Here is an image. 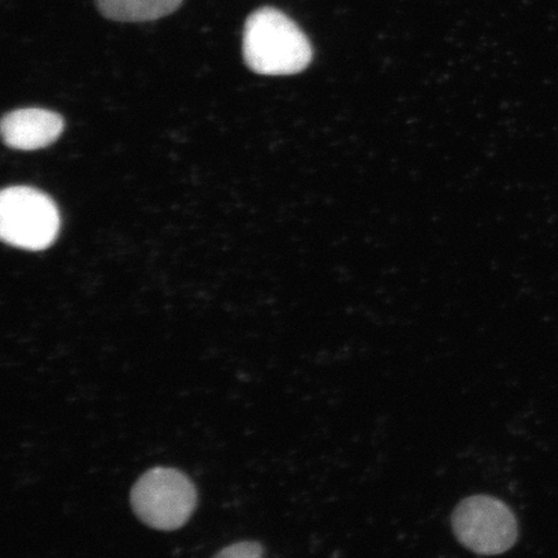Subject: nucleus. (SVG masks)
<instances>
[{
  "label": "nucleus",
  "mask_w": 558,
  "mask_h": 558,
  "mask_svg": "<svg viewBox=\"0 0 558 558\" xmlns=\"http://www.w3.org/2000/svg\"><path fill=\"white\" fill-rule=\"evenodd\" d=\"M243 59L263 75H292L308 68L310 39L283 12L265 7L251 13L243 29Z\"/></svg>",
  "instance_id": "nucleus-1"
},
{
  "label": "nucleus",
  "mask_w": 558,
  "mask_h": 558,
  "mask_svg": "<svg viewBox=\"0 0 558 558\" xmlns=\"http://www.w3.org/2000/svg\"><path fill=\"white\" fill-rule=\"evenodd\" d=\"M59 230V209L45 193L12 186L0 195V235L11 246L45 250L54 242Z\"/></svg>",
  "instance_id": "nucleus-3"
},
{
  "label": "nucleus",
  "mask_w": 558,
  "mask_h": 558,
  "mask_svg": "<svg viewBox=\"0 0 558 558\" xmlns=\"http://www.w3.org/2000/svg\"><path fill=\"white\" fill-rule=\"evenodd\" d=\"M131 505L146 525L171 532L190 520L197 506V492L183 472L156 466L132 487Z\"/></svg>",
  "instance_id": "nucleus-2"
},
{
  "label": "nucleus",
  "mask_w": 558,
  "mask_h": 558,
  "mask_svg": "<svg viewBox=\"0 0 558 558\" xmlns=\"http://www.w3.org/2000/svg\"><path fill=\"white\" fill-rule=\"evenodd\" d=\"M64 120L51 110L27 108L11 111L2 121V135L10 148L37 150L59 138Z\"/></svg>",
  "instance_id": "nucleus-5"
},
{
  "label": "nucleus",
  "mask_w": 558,
  "mask_h": 558,
  "mask_svg": "<svg viewBox=\"0 0 558 558\" xmlns=\"http://www.w3.org/2000/svg\"><path fill=\"white\" fill-rule=\"evenodd\" d=\"M263 554L259 543L240 542L220 550L214 558H264Z\"/></svg>",
  "instance_id": "nucleus-7"
},
{
  "label": "nucleus",
  "mask_w": 558,
  "mask_h": 558,
  "mask_svg": "<svg viewBox=\"0 0 558 558\" xmlns=\"http://www.w3.org/2000/svg\"><path fill=\"white\" fill-rule=\"evenodd\" d=\"M101 15L121 23H144L171 15L183 0H95Z\"/></svg>",
  "instance_id": "nucleus-6"
},
{
  "label": "nucleus",
  "mask_w": 558,
  "mask_h": 558,
  "mask_svg": "<svg viewBox=\"0 0 558 558\" xmlns=\"http://www.w3.org/2000/svg\"><path fill=\"white\" fill-rule=\"evenodd\" d=\"M451 523L458 541L483 556L507 553L519 536L518 521L511 509L487 495H473L460 501Z\"/></svg>",
  "instance_id": "nucleus-4"
}]
</instances>
